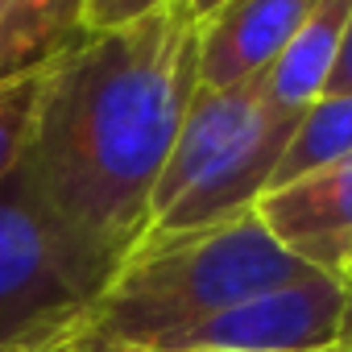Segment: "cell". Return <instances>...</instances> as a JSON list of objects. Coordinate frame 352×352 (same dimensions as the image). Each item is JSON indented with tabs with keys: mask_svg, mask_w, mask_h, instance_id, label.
Returning a JSON list of instances; mask_svg holds the SVG:
<instances>
[{
	"mask_svg": "<svg viewBox=\"0 0 352 352\" xmlns=\"http://www.w3.org/2000/svg\"><path fill=\"white\" fill-rule=\"evenodd\" d=\"M323 352H352V344H331V348H323Z\"/></svg>",
	"mask_w": 352,
	"mask_h": 352,
	"instance_id": "cell-16",
	"label": "cell"
},
{
	"mask_svg": "<svg viewBox=\"0 0 352 352\" xmlns=\"http://www.w3.org/2000/svg\"><path fill=\"white\" fill-rule=\"evenodd\" d=\"M327 96H352V17H348V30H344V46H340L336 71L327 79Z\"/></svg>",
	"mask_w": 352,
	"mask_h": 352,
	"instance_id": "cell-13",
	"label": "cell"
},
{
	"mask_svg": "<svg viewBox=\"0 0 352 352\" xmlns=\"http://www.w3.org/2000/svg\"><path fill=\"white\" fill-rule=\"evenodd\" d=\"M336 344H352V282H348V307H344V319H340V340Z\"/></svg>",
	"mask_w": 352,
	"mask_h": 352,
	"instance_id": "cell-14",
	"label": "cell"
},
{
	"mask_svg": "<svg viewBox=\"0 0 352 352\" xmlns=\"http://www.w3.org/2000/svg\"><path fill=\"white\" fill-rule=\"evenodd\" d=\"M344 307L348 282L311 270L286 286L216 311L166 340L157 352H323L340 340Z\"/></svg>",
	"mask_w": 352,
	"mask_h": 352,
	"instance_id": "cell-5",
	"label": "cell"
},
{
	"mask_svg": "<svg viewBox=\"0 0 352 352\" xmlns=\"http://www.w3.org/2000/svg\"><path fill=\"white\" fill-rule=\"evenodd\" d=\"M298 120V112L274 108L257 83L199 87L157 179L149 232H195L253 212L274 187Z\"/></svg>",
	"mask_w": 352,
	"mask_h": 352,
	"instance_id": "cell-3",
	"label": "cell"
},
{
	"mask_svg": "<svg viewBox=\"0 0 352 352\" xmlns=\"http://www.w3.org/2000/svg\"><path fill=\"white\" fill-rule=\"evenodd\" d=\"M319 0H224L199 17V87L261 83Z\"/></svg>",
	"mask_w": 352,
	"mask_h": 352,
	"instance_id": "cell-7",
	"label": "cell"
},
{
	"mask_svg": "<svg viewBox=\"0 0 352 352\" xmlns=\"http://www.w3.org/2000/svg\"><path fill=\"white\" fill-rule=\"evenodd\" d=\"M348 17H352V0H319L311 9V17L298 25L290 46L278 54V63L257 83L274 108L302 116L315 100L327 96V79L336 71Z\"/></svg>",
	"mask_w": 352,
	"mask_h": 352,
	"instance_id": "cell-9",
	"label": "cell"
},
{
	"mask_svg": "<svg viewBox=\"0 0 352 352\" xmlns=\"http://www.w3.org/2000/svg\"><path fill=\"white\" fill-rule=\"evenodd\" d=\"M166 5L170 0H83V13H87V30H120Z\"/></svg>",
	"mask_w": 352,
	"mask_h": 352,
	"instance_id": "cell-12",
	"label": "cell"
},
{
	"mask_svg": "<svg viewBox=\"0 0 352 352\" xmlns=\"http://www.w3.org/2000/svg\"><path fill=\"white\" fill-rule=\"evenodd\" d=\"M50 71H54V67H50ZM50 71L0 87V183H5L9 174L17 170V162H21V153H25V141H30V129H34V116H38L42 87H46Z\"/></svg>",
	"mask_w": 352,
	"mask_h": 352,
	"instance_id": "cell-11",
	"label": "cell"
},
{
	"mask_svg": "<svg viewBox=\"0 0 352 352\" xmlns=\"http://www.w3.org/2000/svg\"><path fill=\"white\" fill-rule=\"evenodd\" d=\"M112 274L42 208L21 170L0 183V352H58Z\"/></svg>",
	"mask_w": 352,
	"mask_h": 352,
	"instance_id": "cell-4",
	"label": "cell"
},
{
	"mask_svg": "<svg viewBox=\"0 0 352 352\" xmlns=\"http://www.w3.org/2000/svg\"><path fill=\"white\" fill-rule=\"evenodd\" d=\"M348 153H352V96H323L302 112V120L286 145V157L274 174V187L294 183L302 174H311L336 157H348Z\"/></svg>",
	"mask_w": 352,
	"mask_h": 352,
	"instance_id": "cell-10",
	"label": "cell"
},
{
	"mask_svg": "<svg viewBox=\"0 0 352 352\" xmlns=\"http://www.w3.org/2000/svg\"><path fill=\"white\" fill-rule=\"evenodd\" d=\"M311 274L257 208L195 232H149L116 265L58 352H157L179 331Z\"/></svg>",
	"mask_w": 352,
	"mask_h": 352,
	"instance_id": "cell-2",
	"label": "cell"
},
{
	"mask_svg": "<svg viewBox=\"0 0 352 352\" xmlns=\"http://www.w3.org/2000/svg\"><path fill=\"white\" fill-rule=\"evenodd\" d=\"M183 5H187L195 17H208L212 9H220V5H224V0H183Z\"/></svg>",
	"mask_w": 352,
	"mask_h": 352,
	"instance_id": "cell-15",
	"label": "cell"
},
{
	"mask_svg": "<svg viewBox=\"0 0 352 352\" xmlns=\"http://www.w3.org/2000/svg\"><path fill=\"white\" fill-rule=\"evenodd\" d=\"M195 91L199 17L183 0L120 30H91L42 87L21 179L79 245L120 265L149 232L153 191Z\"/></svg>",
	"mask_w": 352,
	"mask_h": 352,
	"instance_id": "cell-1",
	"label": "cell"
},
{
	"mask_svg": "<svg viewBox=\"0 0 352 352\" xmlns=\"http://www.w3.org/2000/svg\"><path fill=\"white\" fill-rule=\"evenodd\" d=\"M348 282H352V274H348Z\"/></svg>",
	"mask_w": 352,
	"mask_h": 352,
	"instance_id": "cell-17",
	"label": "cell"
},
{
	"mask_svg": "<svg viewBox=\"0 0 352 352\" xmlns=\"http://www.w3.org/2000/svg\"><path fill=\"white\" fill-rule=\"evenodd\" d=\"M87 34L83 0H0V87L46 75Z\"/></svg>",
	"mask_w": 352,
	"mask_h": 352,
	"instance_id": "cell-8",
	"label": "cell"
},
{
	"mask_svg": "<svg viewBox=\"0 0 352 352\" xmlns=\"http://www.w3.org/2000/svg\"><path fill=\"white\" fill-rule=\"evenodd\" d=\"M261 224L302 265L344 278L352 274V153L294 183L270 187L257 204Z\"/></svg>",
	"mask_w": 352,
	"mask_h": 352,
	"instance_id": "cell-6",
	"label": "cell"
}]
</instances>
